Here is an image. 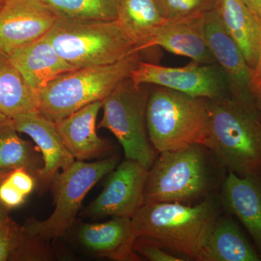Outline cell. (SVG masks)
<instances>
[{
	"mask_svg": "<svg viewBox=\"0 0 261 261\" xmlns=\"http://www.w3.org/2000/svg\"><path fill=\"white\" fill-rule=\"evenodd\" d=\"M205 147L228 171L261 176V120L256 109L231 97L209 99Z\"/></svg>",
	"mask_w": 261,
	"mask_h": 261,
	"instance_id": "obj_1",
	"label": "cell"
},
{
	"mask_svg": "<svg viewBox=\"0 0 261 261\" xmlns=\"http://www.w3.org/2000/svg\"><path fill=\"white\" fill-rule=\"evenodd\" d=\"M220 210L219 201L210 196L195 205L145 203L132 219L139 237L151 239L186 260H197Z\"/></svg>",
	"mask_w": 261,
	"mask_h": 261,
	"instance_id": "obj_2",
	"label": "cell"
},
{
	"mask_svg": "<svg viewBox=\"0 0 261 261\" xmlns=\"http://www.w3.org/2000/svg\"><path fill=\"white\" fill-rule=\"evenodd\" d=\"M219 165L205 145L161 152L149 169L145 203L205 200L216 186Z\"/></svg>",
	"mask_w": 261,
	"mask_h": 261,
	"instance_id": "obj_3",
	"label": "cell"
},
{
	"mask_svg": "<svg viewBox=\"0 0 261 261\" xmlns=\"http://www.w3.org/2000/svg\"><path fill=\"white\" fill-rule=\"evenodd\" d=\"M150 86L146 121L149 140L156 152L205 146L209 99Z\"/></svg>",
	"mask_w": 261,
	"mask_h": 261,
	"instance_id": "obj_4",
	"label": "cell"
},
{
	"mask_svg": "<svg viewBox=\"0 0 261 261\" xmlns=\"http://www.w3.org/2000/svg\"><path fill=\"white\" fill-rule=\"evenodd\" d=\"M141 51L113 64L65 72L37 91L38 112L55 122L64 119L91 103L102 101L141 61Z\"/></svg>",
	"mask_w": 261,
	"mask_h": 261,
	"instance_id": "obj_5",
	"label": "cell"
},
{
	"mask_svg": "<svg viewBox=\"0 0 261 261\" xmlns=\"http://www.w3.org/2000/svg\"><path fill=\"white\" fill-rule=\"evenodd\" d=\"M46 36L62 59L74 69L113 64L142 51L118 20L58 18Z\"/></svg>",
	"mask_w": 261,
	"mask_h": 261,
	"instance_id": "obj_6",
	"label": "cell"
},
{
	"mask_svg": "<svg viewBox=\"0 0 261 261\" xmlns=\"http://www.w3.org/2000/svg\"><path fill=\"white\" fill-rule=\"evenodd\" d=\"M116 156L95 161H75L68 168L58 172L51 180L55 209L44 221L29 219L24 231L49 241L61 238L74 224L84 197L92 187L118 166Z\"/></svg>",
	"mask_w": 261,
	"mask_h": 261,
	"instance_id": "obj_7",
	"label": "cell"
},
{
	"mask_svg": "<svg viewBox=\"0 0 261 261\" xmlns=\"http://www.w3.org/2000/svg\"><path fill=\"white\" fill-rule=\"evenodd\" d=\"M145 85H135L130 77L118 84L102 101L104 113L99 128L110 130L116 137L126 159L138 161L149 169L158 152L147 133L149 89Z\"/></svg>",
	"mask_w": 261,
	"mask_h": 261,
	"instance_id": "obj_8",
	"label": "cell"
},
{
	"mask_svg": "<svg viewBox=\"0 0 261 261\" xmlns=\"http://www.w3.org/2000/svg\"><path fill=\"white\" fill-rule=\"evenodd\" d=\"M130 78L137 86H159L210 100L231 97L227 76L217 63L192 61L185 66L173 68L140 61Z\"/></svg>",
	"mask_w": 261,
	"mask_h": 261,
	"instance_id": "obj_9",
	"label": "cell"
},
{
	"mask_svg": "<svg viewBox=\"0 0 261 261\" xmlns=\"http://www.w3.org/2000/svg\"><path fill=\"white\" fill-rule=\"evenodd\" d=\"M148 174V168L142 163L126 159L111 171L102 192L87 207L86 215L132 219L145 204Z\"/></svg>",
	"mask_w": 261,
	"mask_h": 261,
	"instance_id": "obj_10",
	"label": "cell"
},
{
	"mask_svg": "<svg viewBox=\"0 0 261 261\" xmlns=\"http://www.w3.org/2000/svg\"><path fill=\"white\" fill-rule=\"evenodd\" d=\"M58 16L40 0H3L0 5V51L17 48L47 35Z\"/></svg>",
	"mask_w": 261,
	"mask_h": 261,
	"instance_id": "obj_11",
	"label": "cell"
},
{
	"mask_svg": "<svg viewBox=\"0 0 261 261\" xmlns=\"http://www.w3.org/2000/svg\"><path fill=\"white\" fill-rule=\"evenodd\" d=\"M205 27L207 45L215 61L227 76L231 97L247 107L256 109L252 91V70L216 9L206 13Z\"/></svg>",
	"mask_w": 261,
	"mask_h": 261,
	"instance_id": "obj_12",
	"label": "cell"
},
{
	"mask_svg": "<svg viewBox=\"0 0 261 261\" xmlns=\"http://www.w3.org/2000/svg\"><path fill=\"white\" fill-rule=\"evenodd\" d=\"M205 14L166 21L151 36L146 48L162 47L176 56L200 63H214L205 37Z\"/></svg>",
	"mask_w": 261,
	"mask_h": 261,
	"instance_id": "obj_13",
	"label": "cell"
},
{
	"mask_svg": "<svg viewBox=\"0 0 261 261\" xmlns=\"http://www.w3.org/2000/svg\"><path fill=\"white\" fill-rule=\"evenodd\" d=\"M79 238L97 256L116 261L141 260L134 247L139 233L130 218L113 217L102 224H84Z\"/></svg>",
	"mask_w": 261,
	"mask_h": 261,
	"instance_id": "obj_14",
	"label": "cell"
},
{
	"mask_svg": "<svg viewBox=\"0 0 261 261\" xmlns=\"http://www.w3.org/2000/svg\"><path fill=\"white\" fill-rule=\"evenodd\" d=\"M18 133L28 135L38 146L43 159V166L38 176L51 181L57 173L75 161L63 143L56 123L35 111L20 115L11 119Z\"/></svg>",
	"mask_w": 261,
	"mask_h": 261,
	"instance_id": "obj_15",
	"label": "cell"
},
{
	"mask_svg": "<svg viewBox=\"0 0 261 261\" xmlns=\"http://www.w3.org/2000/svg\"><path fill=\"white\" fill-rule=\"evenodd\" d=\"M102 101L91 103L56 123L63 143L75 161L97 159L111 146L97 135L96 122Z\"/></svg>",
	"mask_w": 261,
	"mask_h": 261,
	"instance_id": "obj_16",
	"label": "cell"
},
{
	"mask_svg": "<svg viewBox=\"0 0 261 261\" xmlns=\"http://www.w3.org/2000/svg\"><path fill=\"white\" fill-rule=\"evenodd\" d=\"M221 200L246 228L261 254V176H240L228 171Z\"/></svg>",
	"mask_w": 261,
	"mask_h": 261,
	"instance_id": "obj_17",
	"label": "cell"
},
{
	"mask_svg": "<svg viewBox=\"0 0 261 261\" xmlns=\"http://www.w3.org/2000/svg\"><path fill=\"white\" fill-rule=\"evenodd\" d=\"M7 56L29 85L37 91L58 75L74 70L62 59L46 35Z\"/></svg>",
	"mask_w": 261,
	"mask_h": 261,
	"instance_id": "obj_18",
	"label": "cell"
},
{
	"mask_svg": "<svg viewBox=\"0 0 261 261\" xmlns=\"http://www.w3.org/2000/svg\"><path fill=\"white\" fill-rule=\"evenodd\" d=\"M216 10L253 71L260 55V18L243 0H217Z\"/></svg>",
	"mask_w": 261,
	"mask_h": 261,
	"instance_id": "obj_19",
	"label": "cell"
},
{
	"mask_svg": "<svg viewBox=\"0 0 261 261\" xmlns=\"http://www.w3.org/2000/svg\"><path fill=\"white\" fill-rule=\"evenodd\" d=\"M198 261H259L260 256L231 219L219 216Z\"/></svg>",
	"mask_w": 261,
	"mask_h": 261,
	"instance_id": "obj_20",
	"label": "cell"
},
{
	"mask_svg": "<svg viewBox=\"0 0 261 261\" xmlns=\"http://www.w3.org/2000/svg\"><path fill=\"white\" fill-rule=\"evenodd\" d=\"M37 91L28 82L7 55L0 54V113L10 119L38 111Z\"/></svg>",
	"mask_w": 261,
	"mask_h": 261,
	"instance_id": "obj_21",
	"label": "cell"
},
{
	"mask_svg": "<svg viewBox=\"0 0 261 261\" xmlns=\"http://www.w3.org/2000/svg\"><path fill=\"white\" fill-rule=\"evenodd\" d=\"M47 243L25 232L8 216L0 221V261L51 260Z\"/></svg>",
	"mask_w": 261,
	"mask_h": 261,
	"instance_id": "obj_22",
	"label": "cell"
},
{
	"mask_svg": "<svg viewBox=\"0 0 261 261\" xmlns=\"http://www.w3.org/2000/svg\"><path fill=\"white\" fill-rule=\"evenodd\" d=\"M142 51L154 31L166 21L156 0H120L118 18Z\"/></svg>",
	"mask_w": 261,
	"mask_h": 261,
	"instance_id": "obj_23",
	"label": "cell"
},
{
	"mask_svg": "<svg viewBox=\"0 0 261 261\" xmlns=\"http://www.w3.org/2000/svg\"><path fill=\"white\" fill-rule=\"evenodd\" d=\"M18 133L10 118L0 123V171L23 168L38 174L43 166L42 158Z\"/></svg>",
	"mask_w": 261,
	"mask_h": 261,
	"instance_id": "obj_24",
	"label": "cell"
},
{
	"mask_svg": "<svg viewBox=\"0 0 261 261\" xmlns=\"http://www.w3.org/2000/svg\"><path fill=\"white\" fill-rule=\"evenodd\" d=\"M58 18L113 20L118 18L120 0H40Z\"/></svg>",
	"mask_w": 261,
	"mask_h": 261,
	"instance_id": "obj_25",
	"label": "cell"
},
{
	"mask_svg": "<svg viewBox=\"0 0 261 261\" xmlns=\"http://www.w3.org/2000/svg\"><path fill=\"white\" fill-rule=\"evenodd\" d=\"M166 21L205 15L216 9L217 0H156Z\"/></svg>",
	"mask_w": 261,
	"mask_h": 261,
	"instance_id": "obj_26",
	"label": "cell"
},
{
	"mask_svg": "<svg viewBox=\"0 0 261 261\" xmlns=\"http://www.w3.org/2000/svg\"><path fill=\"white\" fill-rule=\"evenodd\" d=\"M135 250L137 253L150 261H183L185 258L176 256L167 252L160 244L151 239L139 237L135 243Z\"/></svg>",
	"mask_w": 261,
	"mask_h": 261,
	"instance_id": "obj_27",
	"label": "cell"
},
{
	"mask_svg": "<svg viewBox=\"0 0 261 261\" xmlns=\"http://www.w3.org/2000/svg\"><path fill=\"white\" fill-rule=\"evenodd\" d=\"M27 196L13 186L8 178L0 182V203L8 210L23 205Z\"/></svg>",
	"mask_w": 261,
	"mask_h": 261,
	"instance_id": "obj_28",
	"label": "cell"
},
{
	"mask_svg": "<svg viewBox=\"0 0 261 261\" xmlns=\"http://www.w3.org/2000/svg\"><path fill=\"white\" fill-rule=\"evenodd\" d=\"M7 178L25 196L30 195L35 187L36 182L33 174L23 168H18L10 171Z\"/></svg>",
	"mask_w": 261,
	"mask_h": 261,
	"instance_id": "obj_29",
	"label": "cell"
},
{
	"mask_svg": "<svg viewBox=\"0 0 261 261\" xmlns=\"http://www.w3.org/2000/svg\"><path fill=\"white\" fill-rule=\"evenodd\" d=\"M261 89V46L260 55H259L258 61L256 67L252 71V91L254 97L256 96L257 92Z\"/></svg>",
	"mask_w": 261,
	"mask_h": 261,
	"instance_id": "obj_30",
	"label": "cell"
},
{
	"mask_svg": "<svg viewBox=\"0 0 261 261\" xmlns=\"http://www.w3.org/2000/svg\"><path fill=\"white\" fill-rule=\"evenodd\" d=\"M243 1L261 20V0H243Z\"/></svg>",
	"mask_w": 261,
	"mask_h": 261,
	"instance_id": "obj_31",
	"label": "cell"
},
{
	"mask_svg": "<svg viewBox=\"0 0 261 261\" xmlns=\"http://www.w3.org/2000/svg\"><path fill=\"white\" fill-rule=\"evenodd\" d=\"M255 108H256L257 114L261 120V89L255 96Z\"/></svg>",
	"mask_w": 261,
	"mask_h": 261,
	"instance_id": "obj_32",
	"label": "cell"
},
{
	"mask_svg": "<svg viewBox=\"0 0 261 261\" xmlns=\"http://www.w3.org/2000/svg\"><path fill=\"white\" fill-rule=\"evenodd\" d=\"M8 209L0 203V221L8 216Z\"/></svg>",
	"mask_w": 261,
	"mask_h": 261,
	"instance_id": "obj_33",
	"label": "cell"
},
{
	"mask_svg": "<svg viewBox=\"0 0 261 261\" xmlns=\"http://www.w3.org/2000/svg\"><path fill=\"white\" fill-rule=\"evenodd\" d=\"M11 171H0V182L4 180L9 175Z\"/></svg>",
	"mask_w": 261,
	"mask_h": 261,
	"instance_id": "obj_34",
	"label": "cell"
},
{
	"mask_svg": "<svg viewBox=\"0 0 261 261\" xmlns=\"http://www.w3.org/2000/svg\"><path fill=\"white\" fill-rule=\"evenodd\" d=\"M7 119H8V118L5 115H3V113H0V123L5 121Z\"/></svg>",
	"mask_w": 261,
	"mask_h": 261,
	"instance_id": "obj_35",
	"label": "cell"
},
{
	"mask_svg": "<svg viewBox=\"0 0 261 261\" xmlns=\"http://www.w3.org/2000/svg\"><path fill=\"white\" fill-rule=\"evenodd\" d=\"M2 3H3V0H0V5H1Z\"/></svg>",
	"mask_w": 261,
	"mask_h": 261,
	"instance_id": "obj_36",
	"label": "cell"
},
{
	"mask_svg": "<svg viewBox=\"0 0 261 261\" xmlns=\"http://www.w3.org/2000/svg\"><path fill=\"white\" fill-rule=\"evenodd\" d=\"M1 53H2V51H0V54H1Z\"/></svg>",
	"mask_w": 261,
	"mask_h": 261,
	"instance_id": "obj_37",
	"label": "cell"
}]
</instances>
